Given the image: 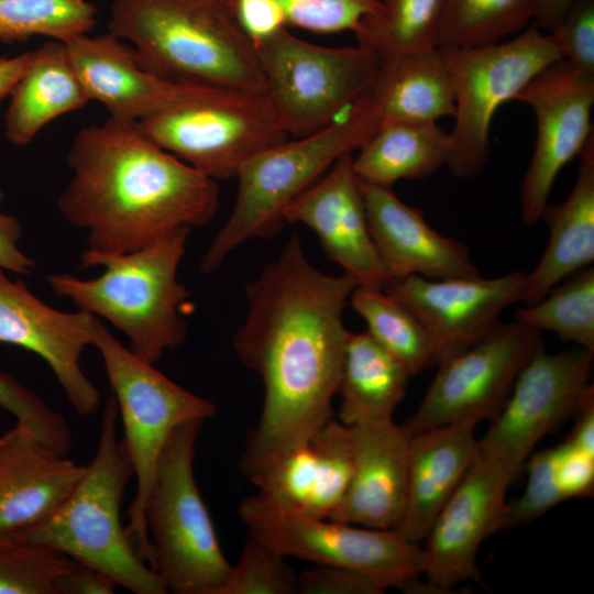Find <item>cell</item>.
I'll list each match as a JSON object with an SVG mask.
<instances>
[{
    "label": "cell",
    "instance_id": "obj_22",
    "mask_svg": "<svg viewBox=\"0 0 594 594\" xmlns=\"http://www.w3.org/2000/svg\"><path fill=\"white\" fill-rule=\"evenodd\" d=\"M86 471L18 424L0 437V538L47 520Z\"/></svg>",
    "mask_w": 594,
    "mask_h": 594
},
{
    "label": "cell",
    "instance_id": "obj_39",
    "mask_svg": "<svg viewBox=\"0 0 594 594\" xmlns=\"http://www.w3.org/2000/svg\"><path fill=\"white\" fill-rule=\"evenodd\" d=\"M282 9L286 25L314 33L359 30L363 20L375 12L380 0H274Z\"/></svg>",
    "mask_w": 594,
    "mask_h": 594
},
{
    "label": "cell",
    "instance_id": "obj_5",
    "mask_svg": "<svg viewBox=\"0 0 594 594\" xmlns=\"http://www.w3.org/2000/svg\"><path fill=\"white\" fill-rule=\"evenodd\" d=\"M382 118L370 89L340 118L304 136L289 138L242 165L232 211L199 262L210 274L241 244L275 237L286 208L340 157L354 153Z\"/></svg>",
    "mask_w": 594,
    "mask_h": 594
},
{
    "label": "cell",
    "instance_id": "obj_28",
    "mask_svg": "<svg viewBox=\"0 0 594 594\" xmlns=\"http://www.w3.org/2000/svg\"><path fill=\"white\" fill-rule=\"evenodd\" d=\"M382 121L437 122L454 114V92L440 47L380 65L370 89Z\"/></svg>",
    "mask_w": 594,
    "mask_h": 594
},
{
    "label": "cell",
    "instance_id": "obj_42",
    "mask_svg": "<svg viewBox=\"0 0 594 594\" xmlns=\"http://www.w3.org/2000/svg\"><path fill=\"white\" fill-rule=\"evenodd\" d=\"M387 588L363 573L316 565L297 574V594H382Z\"/></svg>",
    "mask_w": 594,
    "mask_h": 594
},
{
    "label": "cell",
    "instance_id": "obj_45",
    "mask_svg": "<svg viewBox=\"0 0 594 594\" xmlns=\"http://www.w3.org/2000/svg\"><path fill=\"white\" fill-rule=\"evenodd\" d=\"M116 586L100 570L74 559L55 583L57 594H112Z\"/></svg>",
    "mask_w": 594,
    "mask_h": 594
},
{
    "label": "cell",
    "instance_id": "obj_49",
    "mask_svg": "<svg viewBox=\"0 0 594 594\" xmlns=\"http://www.w3.org/2000/svg\"><path fill=\"white\" fill-rule=\"evenodd\" d=\"M31 61V52L13 57H0V101L10 95L16 81L26 70Z\"/></svg>",
    "mask_w": 594,
    "mask_h": 594
},
{
    "label": "cell",
    "instance_id": "obj_6",
    "mask_svg": "<svg viewBox=\"0 0 594 594\" xmlns=\"http://www.w3.org/2000/svg\"><path fill=\"white\" fill-rule=\"evenodd\" d=\"M118 417L111 395L102 411L97 451L81 480L47 520L10 539L51 547L135 594H165V583L139 554L121 521L133 468L117 437Z\"/></svg>",
    "mask_w": 594,
    "mask_h": 594
},
{
    "label": "cell",
    "instance_id": "obj_40",
    "mask_svg": "<svg viewBox=\"0 0 594 594\" xmlns=\"http://www.w3.org/2000/svg\"><path fill=\"white\" fill-rule=\"evenodd\" d=\"M527 472L521 495L506 503L502 529L530 522L565 501L556 477L553 448L534 454Z\"/></svg>",
    "mask_w": 594,
    "mask_h": 594
},
{
    "label": "cell",
    "instance_id": "obj_19",
    "mask_svg": "<svg viewBox=\"0 0 594 594\" xmlns=\"http://www.w3.org/2000/svg\"><path fill=\"white\" fill-rule=\"evenodd\" d=\"M352 160L353 153L340 157L292 201L284 219L310 228L327 256L356 286L385 289L392 277L373 242Z\"/></svg>",
    "mask_w": 594,
    "mask_h": 594
},
{
    "label": "cell",
    "instance_id": "obj_16",
    "mask_svg": "<svg viewBox=\"0 0 594 594\" xmlns=\"http://www.w3.org/2000/svg\"><path fill=\"white\" fill-rule=\"evenodd\" d=\"M514 479L502 464L479 453L440 509L422 541L424 575L437 593L468 581L482 584L479 549L502 529L506 491Z\"/></svg>",
    "mask_w": 594,
    "mask_h": 594
},
{
    "label": "cell",
    "instance_id": "obj_41",
    "mask_svg": "<svg viewBox=\"0 0 594 594\" xmlns=\"http://www.w3.org/2000/svg\"><path fill=\"white\" fill-rule=\"evenodd\" d=\"M548 34L561 59L594 76V0H573L563 20Z\"/></svg>",
    "mask_w": 594,
    "mask_h": 594
},
{
    "label": "cell",
    "instance_id": "obj_48",
    "mask_svg": "<svg viewBox=\"0 0 594 594\" xmlns=\"http://www.w3.org/2000/svg\"><path fill=\"white\" fill-rule=\"evenodd\" d=\"M573 0H534L531 25L548 33L565 16Z\"/></svg>",
    "mask_w": 594,
    "mask_h": 594
},
{
    "label": "cell",
    "instance_id": "obj_12",
    "mask_svg": "<svg viewBox=\"0 0 594 594\" xmlns=\"http://www.w3.org/2000/svg\"><path fill=\"white\" fill-rule=\"evenodd\" d=\"M161 148L215 179L290 136L265 92L217 90L138 122Z\"/></svg>",
    "mask_w": 594,
    "mask_h": 594
},
{
    "label": "cell",
    "instance_id": "obj_9",
    "mask_svg": "<svg viewBox=\"0 0 594 594\" xmlns=\"http://www.w3.org/2000/svg\"><path fill=\"white\" fill-rule=\"evenodd\" d=\"M265 95L290 136L314 133L344 114L374 84L380 63L367 47H331L285 28L255 42Z\"/></svg>",
    "mask_w": 594,
    "mask_h": 594
},
{
    "label": "cell",
    "instance_id": "obj_3",
    "mask_svg": "<svg viewBox=\"0 0 594 594\" xmlns=\"http://www.w3.org/2000/svg\"><path fill=\"white\" fill-rule=\"evenodd\" d=\"M108 30L163 79L265 92L255 43L226 0H112Z\"/></svg>",
    "mask_w": 594,
    "mask_h": 594
},
{
    "label": "cell",
    "instance_id": "obj_20",
    "mask_svg": "<svg viewBox=\"0 0 594 594\" xmlns=\"http://www.w3.org/2000/svg\"><path fill=\"white\" fill-rule=\"evenodd\" d=\"M353 469L352 430L331 418L251 482L257 488L256 496L282 512L328 518L344 496Z\"/></svg>",
    "mask_w": 594,
    "mask_h": 594
},
{
    "label": "cell",
    "instance_id": "obj_13",
    "mask_svg": "<svg viewBox=\"0 0 594 594\" xmlns=\"http://www.w3.org/2000/svg\"><path fill=\"white\" fill-rule=\"evenodd\" d=\"M543 348L541 332L520 322H498L482 339L438 362L439 369L411 418L410 433L493 418L519 373Z\"/></svg>",
    "mask_w": 594,
    "mask_h": 594
},
{
    "label": "cell",
    "instance_id": "obj_26",
    "mask_svg": "<svg viewBox=\"0 0 594 594\" xmlns=\"http://www.w3.org/2000/svg\"><path fill=\"white\" fill-rule=\"evenodd\" d=\"M580 155L574 186L560 204L548 202L542 219L549 229L546 250L537 265L526 272L520 301L542 298L551 288L594 261V138Z\"/></svg>",
    "mask_w": 594,
    "mask_h": 594
},
{
    "label": "cell",
    "instance_id": "obj_31",
    "mask_svg": "<svg viewBox=\"0 0 594 594\" xmlns=\"http://www.w3.org/2000/svg\"><path fill=\"white\" fill-rule=\"evenodd\" d=\"M446 0H380L354 33L380 65L400 55L439 47Z\"/></svg>",
    "mask_w": 594,
    "mask_h": 594
},
{
    "label": "cell",
    "instance_id": "obj_24",
    "mask_svg": "<svg viewBox=\"0 0 594 594\" xmlns=\"http://www.w3.org/2000/svg\"><path fill=\"white\" fill-rule=\"evenodd\" d=\"M354 469L344 496L329 519L394 529L406 504L411 433L393 420L350 427Z\"/></svg>",
    "mask_w": 594,
    "mask_h": 594
},
{
    "label": "cell",
    "instance_id": "obj_25",
    "mask_svg": "<svg viewBox=\"0 0 594 594\" xmlns=\"http://www.w3.org/2000/svg\"><path fill=\"white\" fill-rule=\"evenodd\" d=\"M477 424L462 421L411 433L406 504L394 528L406 539L424 541L436 516L475 461Z\"/></svg>",
    "mask_w": 594,
    "mask_h": 594
},
{
    "label": "cell",
    "instance_id": "obj_18",
    "mask_svg": "<svg viewBox=\"0 0 594 594\" xmlns=\"http://www.w3.org/2000/svg\"><path fill=\"white\" fill-rule=\"evenodd\" d=\"M98 320L80 309L67 312L50 307L0 268V342L41 356L80 416H91L100 406L99 392L80 366L82 352L94 345Z\"/></svg>",
    "mask_w": 594,
    "mask_h": 594
},
{
    "label": "cell",
    "instance_id": "obj_8",
    "mask_svg": "<svg viewBox=\"0 0 594 594\" xmlns=\"http://www.w3.org/2000/svg\"><path fill=\"white\" fill-rule=\"evenodd\" d=\"M94 346L100 352L117 402L124 430L122 441L136 480L127 532L139 554L154 570L155 556L145 522V503L160 457L178 426L212 417L216 406L136 356L100 320L96 326Z\"/></svg>",
    "mask_w": 594,
    "mask_h": 594
},
{
    "label": "cell",
    "instance_id": "obj_36",
    "mask_svg": "<svg viewBox=\"0 0 594 594\" xmlns=\"http://www.w3.org/2000/svg\"><path fill=\"white\" fill-rule=\"evenodd\" d=\"M70 558L42 543L0 538V594H57Z\"/></svg>",
    "mask_w": 594,
    "mask_h": 594
},
{
    "label": "cell",
    "instance_id": "obj_38",
    "mask_svg": "<svg viewBox=\"0 0 594 594\" xmlns=\"http://www.w3.org/2000/svg\"><path fill=\"white\" fill-rule=\"evenodd\" d=\"M0 407L9 411L18 424L30 428L50 448L63 455L72 449V433L67 421L12 375L0 371Z\"/></svg>",
    "mask_w": 594,
    "mask_h": 594
},
{
    "label": "cell",
    "instance_id": "obj_43",
    "mask_svg": "<svg viewBox=\"0 0 594 594\" xmlns=\"http://www.w3.org/2000/svg\"><path fill=\"white\" fill-rule=\"evenodd\" d=\"M556 477L564 499L590 497L594 488V454L568 439L553 447Z\"/></svg>",
    "mask_w": 594,
    "mask_h": 594
},
{
    "label": "cell",
    "instance_id": "obj_14",
    "mask_svg": "<svg viewBox=\"0 0 594 594\" xmlns=\"http://www.w3.org/2000/svg\"><path fill=\"white\" fill-rule=\"evenodd\" d=\"M594 352L583 348L547 353L538 350L519 373L510 394L479 439V453L518 474L535 446L576 414L593 387Z\"/></svg>",
    "mask_w": 594,
    "mask_h": 594
},
{
    "label": "cell",
    "instance_id": "obj_27",
    "mask_svg": "<svg viewBox=\"0 0 594 594\" xmlns=\"http://www.w3.org/2000/svg\"><path fill=\"white\" fill-rule=\"evenodd\" d=\"M9 96L4 133L19 146L30 143L48 122L89 101L66 43L56 40L31 51L30 64Z\"/></svg>",
    "mask_w": 594,
    "mask_h": 594
},
{
    "label": "cell",
    "instance_id": "obj_47",
    "mask_svg": "<svg viewBox=\"0 0 594 594\" xmlns=\"http://www.w3.org/2000/svg\"><path fill=\"white\" fill-rule=\"evenodd\" d=\"M569 441L594 454V388L586 394L576 411V419Z\"/></svg>",
    "mask_w": 594,
    "mask_h": 594
},
{
    "label": "cell",
    "instance_id": "obj_21",
    "mask_svg": "<svg viewBox=\"0 0 594 594\" xmlns=\"http://www.w3.org/2000/svg\"><path fill=\"white\" fill-rule=\"evenodd\" d=\"M66 45L89 101L103 105L111 118L139 122L217 91L176 84L147 72L133 47L109 32L85 34Z\"/></svg>",
    "mask_w": 594,
    "mask_h": 594
},
{
    "label": "cell",
    "instance_id": "obj_32",
    "mask_svg": "<svg viewBox=\"0 0 594 594\" xmlns=\"http://www.w3.org/2000/svg\"><path fill=\"white\" fill-rule=\"evenodd\" d=\"M367 333L414 376L436 362L429 333L420 320L384 289L356 286L349 299Z\"/></svg>",
    "mask_w": 594,
    "mask_h": 594
},
{
    "label": "cell",
    "instance_id": "obj_11",
    "mask_svg": "<svg viewBox=\"0 0 594 594\" xmlns=\"http://www.w3.org/2000/svg\"><path fill=\"white\" fill-rule=\"evenodd\" d=\"M239 516L251 532L284 557L353 570L373 578L387 590L433 593L427 582H419L425 570L424 547L394 529L295 516L256 495L242 502Z\"/></svg>",
    "mask_w": 594,
    "mask_h": 594
},
{
    "label": "cell",
    "instance_id": "obj_44",
    "mask_svg": "<svg viewBox=\"0 0 594 594\" xmlns=\"http://www.w3.org/2000/svg\"><path fill=\"white\" fill-rule=\"evenodd\" d=\"M226 1L254 43L286 26L285 15L274 0Z\"/></svg>",
    "mask_w": 594,
    "mask_h": 594
},
{
    "label": "cell",
    "instance_id": "obj_46",
    "mask_svg": "<svg viewBox=\"0 0 594 594\" xmlns=\"http://www.w3.org/2000/svg\"><path fill=\"white\" fill-rule=\"evenodd\" d=\"M2 198L3 195L0 190V205ZM21 235V222L15 217L0 210V268L28 275L34 268L35 263L20 250Z\"/></svg>",
    "mask_w": 594,
    "mask_h": 594
},
{
    "label": "cell",
    "instance_id": "obj_23",
    "mask_svg": "<svg viewBox=\"0 0 594 594\" xmlns=\"http://www.w3.org/2000/svg\"><path fill=\"white\" fill-rule=\"evenodd\" d=\"M359 183L373 242L392 279L480 275L464 243L435 230L418 208L403 202L391 187Z\"/></svg>",
    "mask_w": 594,
    "mask_h": 594
},
{
    "label": "cell",
    "instance_id": "obj_33",
    "mask_svg": "<svg viewBox=\"0 0 594 594\" xmlns=\"http://www.w3.org/2000/svg\"><path fill=\"white\" fill-rule=\"evenodd\" d=\"M514 318L594 352V268L587 266L568 276L542 298L518 309Z\"/></svg>",
    "mask_w": 594,
    "mask_h": 594
},
{
    "label": "cell",
    "instance_id": "obj_29",
    "mask_svg": "<svg viewBox=\"0 0 594 594\" xmlns=\"http://www.w3.org/2000/svg\"><path fill=\"white\" fill-rule=\"evenodd\" d=\"M353 170L360 182L391 187L402 179H420L447 166L449 132L437 122L382 121L356 150Z\"/></svg>",
    "mask_w": 594,
    "mask_h": 594
},
{
    "label": "cell",
    "instance_id": "obj_4",
    "mask_svg": "<svg viewBox=\"0 0 594 594\" xmlns=\"http://www.w3.org/2000/svg\"><path fill=\"white\" fill-rule=\"evenodd\" d=\"M191 230L178 228L130 253L85 250L81 267L103 266L102 274L89 279L52 274L47 283L57 297L108 320L136 356L154 364L187 337L183 307L190 293L177 273Z\"/></svg>",
    "mask_w": 594,
    "mask_h": 594
},
{
    "label": "cell",
    "instance_id": "obj_7",
    "mask_svg": "<svg viewBox=\"0 0 594 594\" xmlns=\"http://www.w3.org/2000/svg\"><path fill=\"white\" fill-rule=\"evenodd\" d=\"M204 422L190 420L173 431L145 503L154 570L175 594H218L232 568L194 474L195 448Z\"/></svg>",
    "mask_w": 594,
    "mask_h": 594
},
{
    "label": "cell",
    "instance_id": "obj_30",
    "mask_svg": "<svg viewBox=\"0 0 594 594\" xmlns=\"http://www.w3.org/2000/svg\"><path fill=\"white\" fill-rule=\"evenodd\" d=\"M410 374L367 331L350 332L338 394L339 421L352 427L393 420Z\"/></svg>",
    "mask_w": 594,
    "mask_h": 594
},
{
    "label": "cell",
    "instance_id": "obj_34",
    "mask_svg": "<svg viewBox=\"0 0 594 594\" xmlns=\"http://www.w3.org/2000/svg\"><path fill=\"white\" fill-rule=\"evenodd\" d=\"M534 0H446L439 47H473L530 25Z\"/></svg>",
    "mask_w": 594,
    "mask_h": 594
},
{
    "label": "cell",
    "instance_id": "obj_37",
    "mask_svg": "<svg viewBox=\"0 0 594 594\" xmlns=\"http://www.w3.org/2000/svg\"><path fill=\"white\" fill-rule=\"evenodd\" d=\"M285 558L250 531L238 563L218 594L296 593L297 573Z\"/></svg>",
    "mask_w": 594,
    "mask_h": 594
},
{
    "label": "cell",
    "instance_id": "obj_17",
    "mask_svg": "<svg viewBox=\"0 0 594 594\" xmlns=\"http://www.w3.org/2000/svg\"><path fill=\"white\" fill-rule=\"evenodd\" d=\"M526 272L496 277L481 275L393 278L385 292L405 305L429 333L436 363L482 339L498 322L504 309L520 301Z\"/></svg>",
    "mask_w": 594,
    "mask_h": 594
},
{
    "label": "cell",
    "instance_id": "obj_2",
    "mask_svg": "<svg viewBox=\"0 0 594 594\" xmlns=\"http://www.w3.org/2000/svg\"><path fill=\"white\" fill-rule=\"evenodd\" d=\"M72 177L57 207L86 232L87 250L136 251L178 228H201L220 206L217 180L157 146L135 121L82 128L67 155Z\"/></svg>",
    "mask_w": 594,
    "mask_h": 594
},
{
    "label": "cell",
    "instance_id": "obj_35",
    "mask_svg": "<svg viewBox=\"0 0 594 594\" xmlns=\"http://www.w3.org/2000/svg\"><path fill=\"white\" fill-rule=\"evenodd\" d=\"M97 22L88 0H0V40L21 42L41 35L67 43Z\"/></svg>",
    "mask_w": 594,
    "mask_h": 594
},
{
    "label": "cell",
    "instance_id": "obj_10",
    "mask_svg": "<svg viewBox=\"0 0 594 594\" xmlns=\"http://www.w3.org/2000/svg\"><path fill=\"white\" fill-rule=\"evenodd\" d=\"M454 92V124L447 163L458 179L477 175L490 155L497 109L561 59L550 35L529 25L515 37L473 47H440Z\"/></svg>",
    "mask_w": 594,
    "mask_h": 594
},
{
    "label": "cell",
    "instance_id": "obj_15",
    "mask_svg": "<svg viewBox=\"0 0 594 594\" xmlns=\"http://www.w3.org/2000/svg\"><path fill=\"white\" fill-rule=\"evenodd\" d=\"M515 100L535 113L537 135L520 190V218L540 220L560 170L581 153L592 134L594 76L560 59L530 80Z\"/></svg>",
    "mask_w": 594,
    "mask_h": 594
},
{
    "label": "cell",
    "instance_id": "obj_1",
    "mask_svg": "<svg viewBox=\"0 0 594 594\" xmlns=\"http://www.w3.org/2000/svg\"><path fill=\"white\" fill-rule=\"evenodd\" d=\"M355 287L315 267L296 233L245 285L248 311L232 344L264 385L261 418L240 459L250 481L332 418L350 334L343 311Z\"/></svg>",
    "mask_w": 594,
    "mask_h": 594
}]
</instances>
